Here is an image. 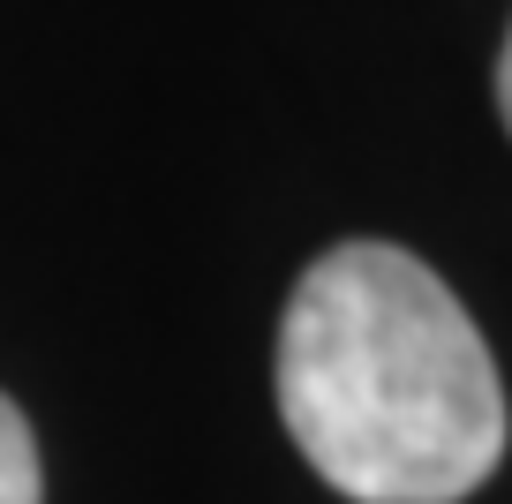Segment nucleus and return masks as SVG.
I'll use <instances>...</instances> for the list:
<instances>
[{"instance_id": "obj_1", "label": "nucleus", "mask_w": 512, "mask_h": 504, "mask_svg": "<svg viewBox=\"0 0 512 504\" xmlns=\"http://www.w3.org/2000/svg\"><path fill=\"white\" fill-rule=\"evenodd\" d=\"M279 414L354 504H452L505 459V384L422 256L339 241L279 324Z\"/></svg>"}, {"instance_id": "obj_3", "label": "nucleus", "mask_w": 512, "mask_h": 504, "mask_svg": "<svg viewBox=\"0 0 512 504\" xmlns=\"http://www.w3.org/2000/svg\"><path fill=\"white\" fill-rule=\"evenodd\" d=\"M497 113L512 128V31H505V53H497Z\"/></svg>"}, {"instance_id": "obj_2", "label": "nucleus", "mask_w": 512, "mask_h": 504, "mask_svg": "<svg viewBox=\"0 0 512 504\" xmlns=\"http://www.w3.org/2000/svg\"><path fill=\"white\" fill-rule=\"evenodd\" d=\"M0 504H46V474H38V437L16 414V399L0 392Z\"/></svg>"}]
</instances>
